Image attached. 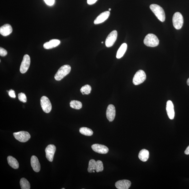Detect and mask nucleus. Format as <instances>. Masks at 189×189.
Wrapping results in <instances>:
<instances>
[{"instance_id": "1", "label": "nucleus", "mask_w": 189, "mask_h": 189, "mask_svg": "<svg viewBox=\"0 0 189 189\" xmlns=\"http://www.w3.org/2000/svg\"><path fill=\"white\" fill-rule=\"evenodd\" d=\"M150 9L156 16L161 22H164L165 20V14L162 7L156 4H151Z\"/></svg>"}, {"instance_id": "2", "label": "nucleus", "mask_w": 189, "mask_h": 189, "mask_svg": "<svg viewBox=\"0 0 189 189\" xmlns=\"http://www.w3.org/2000/svg\"><path fill=\"white\" fill-rule=\"evenodd\" d=\"M71 69V66L69 65L62 66L57 71L54 76L55 79L56 81H60L70 73Z\"/></svg>"}, {"instance_id": "3", "label": "nucleus", "mask_w": 189, "mask_h": 189, "mask_svg": "<svg viewBox=\"0 0 189 189\" xmlns=\"http://www.w3.org/2000/svg\"><path fill=\"white\" fill-rule=\"evenodd\" d=\"M144 43L145 45L150 47H155L158 45L159 40L155 34H148L144 38Z\"/></svg>"}, {"instance_id": "4", "label": "nucleus", "mask_w": 189, "mask_h": 189, "mask_svg": "<svg viewBox=\"0 0 189 189\" xmlns=\"http://www.w3.org/2000/svg\"><path fill=\"white\" fill-rule=\"evenodd\" d=\"M173 24L175 28L176 29H180L183 26V19L182 15L180 12H176L173 17Z\"/></svg>"}, {"instance_id": "5", "label": "nucleus", "mask_w": 189, "mask_h": 189, "mask_svg": "<svg viewBox=\"0 0 189 189\" xmlns=\"http://www.w3.org/2000/svg\"><path fill=\"white\" fill-rule=\"evenodd\" d=\"M146 75L143 71L140 70L136 72L133 79V83L135 85H138L145 80Z\"/></svg>"}, {"instance_id": "6", "label": "nucleus", "mask_w": 189, "mask_h": 189, "mask_svg": "<svg viewBox=\"0 0 189 189\" xmlns=\"http://www.w3.org/2000/svg\"><path fill=\"white\" fill-rule=\"evenodd\" d=\"M13 134L15 138L21 142H26L31 138L30 135L26 131H19L14 133Z\"/></svg>"}, {"instance_id": "7", "label": "nucleus", "mask_w": 189, "mask_h": 189, "mask_svg": "<svg viewBox=\"0 0 189 189\" xmlns=\"http://www.w3.org/2000/svg\"><path fill=\"white\" fill-rule=\"evenodd\" d=\"M40 104L43 110L46 113L50 112L52 106L50 101L46 96H43L40 99Z\"/></svg>"}, {"instance_id": "8", "label": "nucleus", "mask_w": 189, "mask_h": 189, "mask_svg": "<svg viewBox=\"0 0 189 189\" xmlns=\"http://www.w3.org/2000/svg\"><path fill=\"white\" fill-rule=\"evenodd\" d=\"M30 58L28 55L26 54L24 56L23 61L21 64L20 71L22 74L26 73L29 68L30 64Z\"/></svg>"}, {"instance_id": "9", "label": "nucleus", "mask_w": 189, "mask_h": 189, "mask_svg": "<svg viewBox=\"0 0 189 189\" xmlns=\"http://www.w3.org/2000/svg\"><path fill=\"white\" fill-rule=\"evenodd\" d=\"M118 32L116 30L111 32L108 35L106 40V47H110L112 46L115 43L117 39Z\"/></svg>"}, {"instance_id": "10", "label": "nucleus", "mask_w": 189, "mask_h": 189, "mask_svg": "<svg viewBox=\"0 0 189 189\" xmlns=\"http://www.w3.org/2000/svg\"><path fill=\"white\" fill-rule=\"evenodd\" d=\"M56 148L54 145H49L45 149L46 157L48 161L52 162L53 161Z\"/></svg>"}, {"instance_id": "11", "label": "nucleus", "mask_w": 189, "mask_h": 189, "mask_svg": "<svg viewBox=\"0 0 189 189\" xmlns=\"http://www.w3.org/2000/svg\"><path fill=\"white\" fill-rule=\"evenodd\" d=\"M91 148L95 152L100 154H106L108 153L109 151L107 147L99 144H93L91 146Z\"/></svg>"}, {"instance_id": "12", "label": "nucleus", "mask_w": 189, "mask_h": 189, "mask_svg": "<svg viewBox=\"0 0 189 189\" xmlns=\"http://www.w3.org/2000/svg\"><path fill=\"white\" fill-rule=\"evenodd\" d=\"M116 115V110L115 106L113 104L109 105L107 108L106 116L110 122H112L115 119Z\"/></svg>"}, {"instance_id": "13", "label": "nucleus", "mask_w": 189, "mask_h": 189, "mask_svg": "<svg viewBox=\"0 0 189 189\" xmlns=\"http://www.w3.org/2000/svg\"><path fill=\"white\" fill-rule=\"evenodd\" d=\"M166 110L169 118L172 120L175 118V112L172 102L169 100L166 103Z\"/></svg>"}, {"instance_id": "14", "label": "nucleus", "mask_w": 189, "mask_h": 189, "mask_svg": "<svg viewBox=\"0 0 189 189\" xmlns=\"http://www.w3.org/2000/svg\"><path fill=\"white\" fill-rule=\"evenodd\" d=\"M110 12L109 11H106L102 12L97 17L94 21L95 24H98L103 23L108 19L110 16Z\"/></svg>"}, {"instance_id": "15", "label": "nucleus", "mask_w": 189, "mask_h": 189, "mask_svg": "<svg viewBox=\"0 0 189 189\" xmlns=\"http://www.w3.org/2000/svg\"><path fill=\"white\" fill-rule=\"evenodd\" d=\"M131 182L128 180H119L116 182L115 186L118 189H128L130 187Z\"/></svg>"}, {"instance_id": "16", "label": "nucleus", "mask_w": 189, "mask_h": 189, "mask_svg": "<svg viewBox=\"0 0 189 189\" xmlns=\"http://www.w3.org/2000/svg\"><path fill=\"white\" fill-rule=\"evenodd\" d=\"M31 166L33 170L36 172H38L40 170V165L38 159L36 156H32L31 159Z\"/></svg>"}, {"instance_id": "17", "label": "nucleus", "mask_w": 189, "mask_h": 189, "mask_svg": "<svg viewBox=\"0 0 189 189\" xmlns=\"http://www.w3.org/2000/svg\"><path fill=\"white\" fill-rule=\"evenodd\" d=\"M12 30L13 29L10 25L6 24L0 28V33L3 36H8L12 33Z\"/></svg>"}, {"instance_id": "18", "label": "nucleus", "mask_w": 189, "mask_h": 189, "mask_svg": "<svg viewBox=\"0 0 189 189\" xmlns=\"http://www.w3.org/2000/svg\"><path fill=\"white\" fill-rule=\"evenodd\" d=\"M60 43V41L59 40L52 39L44 43L43 46L44 48L50 49L58 46Z\"/></svg>"}, {"instance_id": "19", "label": "nucleus", "mask_w": 189, "mask_h": 189, "mask_svg": "<svg viewBox=\"0 0 189 189\" xmlns=\"http://www.w3.org/2000/svg\"><path fill=\"white\" fill-rule=\"evenodd\" d=\"M149 156V151L144 149L141 150L139 153L138 157L143 162H146L148 160Z\"/></svg>"}, {"instance_id": "20", "label": "nucleus", "mask_w": 189, "mask_h": 189, "mask_svg": "<svg viewBox=\"0 0 189 189\" xmlns=\"http://www.w3.org/2000/svg\"><path fill=\"white\" fill-rule=\"evenodd\" d=\"M7 161L9 165L15 169L18 168L19 167V164L18 161L16 158L13 156H9L7 158Z\"/></svg>"}, {"instance_id": "21", "label": "nucleus", "mask_w": 189, "mask_h": 189, "mask_svg": "<svg viewBox=\"0 0 189 189\" xmlns=\"http://www.w3.org/2000/svg\"><path fill=\"white\" fill-rule=\"evenodd\" d=\"M127 49V44L126 43H123L119 47L116 54V58L119 59L122 58L124 54L125 53Z\"/></svg>"}, {"instance_id": "22", "label": "nucleus", "mask_w": 189, "mask_h": 189, "mask_svg": "<svg viewBox=\"0 0 189 189\" xmlns=\"http://www.w3.org/2000/svg\"><path fill=\"white\" fill-rule=\"evenodd\" d=\"M79 131L81 134L86 136H91L93 134V131L91 129L88 128H81L79 129Z\"/></svg>"}, {"instance_id": "23", "label": "nucleus", "mask_w": 189, "mask_h": 189, "mask_svg": "<svg viewBox=\"0 0 189 189\" xmlns=\"http://www.w3.org/2000/svg\"><path fill=\"white\" fill-rule=\"evenodd\" d=\"M20 185L22 189H30V184L29 181L25 178H22L20 180Z\"/></svg>"}, {"instance_id": "24", "label": "nucleus", "mask_w": 189, "mask_h": 189, "mask_svg": "<svg viewBox=\"0 0 189 189\" xmlns=\"http://www.w3.org/2000/svg\"><path fill=\"white\" fill-rule=\"evenodd\" d=\"M70 106L71 108L77 110L81 109L83 106L81 102L76 100L71 101L70 103Z\"/></svg>"}, {"instance_id": "25", "label": "nucleus", "mask_w": 189, "mask_h": 189, "mask_svg": "<svg viewBox=\"0 0 189 189\" xmlns=\"http://www.w3.org/2000/svg\"><path fill=\"white\" fill-rule=\"evenodd\" d=\"M96 161L91 160L89 161L88 171L89 173H93L95 170L96 166Z\"/></svg>"}, {"instance_id": "26", "label": "nucleus", "mask_w": 189, "mask_h": 189, "mask_svg": "<svg viewBox=\"0 0 189 189\" xmlns=\"http://www.w3.org/2000/svg\"><path fill=\"white\" fill-rule=\"evenodd\" d=\"M91 87L88 84L83 86L80 89L81 92L83 94H88L91 93Z\"/></svg>"}, {"instance_id": "27", "label": "nucleus", "mask_w": 189, "mask_h": 189, "mask_svg": "<svg viewBox=\"0 0 189 189\" xmlns=\"http://www.w3.org/2000/svg\"><path fill=\"white\" fill-rule=\"evenodd\" d=\"M103 166L102 162L101 160H98L96 162L95 171L97 172H100L103 170Z\"/></svg>"}, {"instance_id": "28", "label": "nucleus", "mask_w": 189, "mask_h": 189, "mask_svg": "<svg viewBox=\"0 0 189 189\" xmlns=\"http://www.w3.org/2000/svg\"><path fill=\"white\" fill-rule=\"evenodd\" d=\"M18 98L20 101L25 103L27 102V97L25 94L20 93L18 94Z\"/></svg>"}, {"instance_id": "29", "label": "nucleus", "mask_w": 189, "mask_h": 189, "mask_svg": "<svg viewBox=\"0 0 189 189\" xmlns=\"http://www.w3.org/2000/svg\"><path fill=\"white\" fill-rule=\"evenodd\" d=\"M7 54V51L6 49L1 47L0 48V56H6Z\"/></svg>"}, {"instance_id": "30", "label": "nucleus", "mask_w": 189, "mask_h": 189, "mask_svg": "<svg viewBox=\"0 0 189 189\" xmlns=\"http://www.w3.org/2000/svg\"><path fill=\"white\" fill-rule=\"evenodd\" d=\"M10 97L12 98H16V95L15 92L14 90L11 89L8 91Z\"/></svg>"}, {"instance_id": "31", "label": "nucleus", "mask_w": 189, "mask_h": 189, "mask_svg": "<svg viewBox=\"0 0 189 189\" xmlns=\"http://www.w3.org/2000/svg\"><path fill=\"white\" fill-rule=\"evenodd\" d=\"M46 3L49 6H52L54 4L55 0H44Z\"/></svg>"}, {"instance_id": "32", "label": "nucleus", "mask_w": 189, "mask_h": 189, "mask_svg": "<svg viewBox=\"0 0 189 189\" xmlns=\"http://www.w3.org/2000/svg\"><path fill=\"white\" fill-rule=\"evenodd\" d=\"M98 0H87V2L89 5H91L94 4Z\"/></svg>"}, {"instance_id": "33", "label": "nucleus", "mask_w": 189, "mask_h": 189, "mask_svg": "<svg viewBox=\"0 0 189 189\" xmlns=\"http://www.w3.org/2000/svg\"><path fill=\"white\" fill-rule=\"evenodd\" d=\"M185 153L186 155H189V145L185 151Z\"/></svg>"}, {"instance_id": "34", "label": "nucleus", "mask_w": 189, "mask_h": 189, "mask_svg": "<svg viewBox=\"0 0 189 189\" xmlns=\"http://www.w3.org/2000/svg\"><path fill=\"white\" fill-rule=\"evenodd\" d=\"M187 85L189 86V78L187 79Z\"/></svg>"}, {"instance_id": "35", "label": "nucleus", "mask_w": 189, "mask_h": 189, "mask_svg": "<svg viewBox=\"0 0 189 189\" xmlns=\"http://www.w3.org/2000/svg\"><path fill=\"white\" fill-rule=\"evenodd\" d=\"M111 10V9H109V11H110Z\"/></svg>"}, {"instance_id": "36", "label": "nucleus", "mask_w": 189, "mask_h": 189, "mask_svg": "<svg viewBox=\"0 0 189 189\" xmlns=\"http://www.w3.org/2000/svg\"><path fill=\"white\" fill-rule=\"evenodd\" d=\"M103 42H102V43L103 44Z\"/></svg>"}, {"instance_id": "37", "label": "nucleus", "mask_w": 189, "mask_h": 189, "mask_svg": "<svg viewBox=\"0 0 189 189\" xmlns=\"http://www.w3.org/2000/svg\"><path fill=\"white\" fill-rule=\"evenodd\" d=\"M65 189V188H62V189Z\"/></svg>"}]
</instances>
